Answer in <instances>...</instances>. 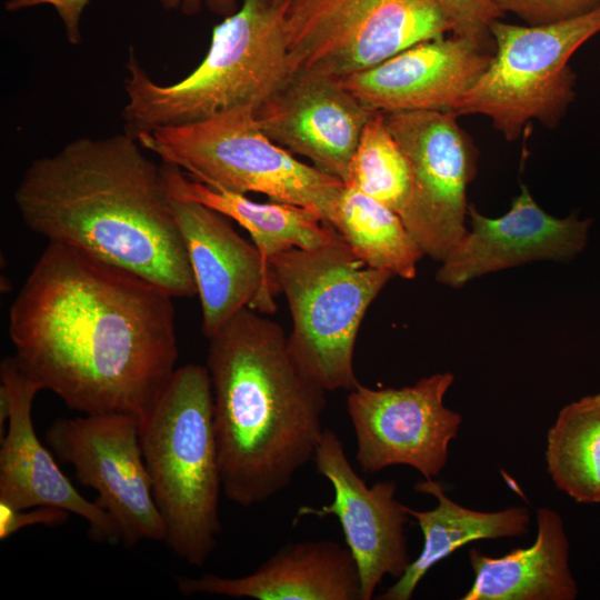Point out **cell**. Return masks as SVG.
<instances>
[{
	"label": "cell",
	"instance_id": "1",
	"mask_svg": "<svg viewBox=\"0 0 600 600\" xmlns=\"http://www.w3.org/2000/svg\"><path fill=\"white\" fill-rule=\"evenodd\" d=\"M173 300L131 271L48 242L10 306L13 357L73 411L141 420L177 369Z\"/></svg>",
	"mask_w": 600,
	"mask_h": 600
},
{
	"label": "cell",
	"instance_id": "2",
	"mask_svg": "<svg viewBox=\"0 0 600 600\" xmlns=\"http://www.w3.org/2000/svg\"><path fill=\"white\" fill-rule=\"evenodd\" d=\"M127 131L81 137L33 160L13 193L49 242L131 271L173 298L198 294L162 166Z\"/></svg>",
	"mask_w": 600,
	"mask_h": 600
},
{
	"label": "cell",
	"instance_id": "3",
	"mask_svg": "<svg viewBox=\"0 0 600 600\" xmlns=\"http://www.w3.org/2000/svg\"><path fill=\"white\" fill-rule=\"evenodd\" d=\"M208 340L222 491L249 508L284 490L313 459L327 391L300 369L284 330L264 313L243 308Z\"/></svg>",
	"mask_w": 600,
	"mask_h": 600
},
{
	"label": "cell",
	"instance_id": "4",
	"mask_svg": "<svg viewBox=\"0 0 600 600\" xmlns=\"http://www.w3.org/2000/svg\"><path fill=\"white\" fill-rule=\"evenodd\" d=\"M289 0H241L213 27L209 50L187 77L154 82L131 50L124 80L127 132L197 122L223 111L256 110L292 74L284 28Z\"/></svg>",
	"mask_w": 600,
	"mask_h": 600
},
{
	"label": "cell",
	"instance_id": "5",
	"mask_svg": "<svg viewBox=\"0 0 600 600\" xmlns=\"http://www.w3.org/2000/svg\"><path fill=\"white\" fill-rule=\"evenodd\" d=\"M140 438L164 524L163 543L182 561L202 567L221 533L222 490L206 366L186 363L176 369L140 420Z\"/></svg>",
	"mask_w": 600,
	"mask_h": 600
},
{
	"label": "cell",
	"instance_id": "6",
	"mask_svg": "<svg viewBox=\"0 0 600 600\" xmlns=\"http://www.w3.org/2000/svg\"><path fill=\"white\" fill-rule=\"evenodd\" d=\"M269 264L291 314L296 363L326 391L354 389L358 331L392 273L368 267L339 234L320 248L279 253Z\"/></svg>",
	"mask_w": 600,
	"mask_h": 600
},
{
	"label": "cell",
	"instance_id": "7",
	"mask_svg": "<svg viewBox=\"0 0 600 600\" xmlns=\"http://www.w3.org/2000/svg\"><path fill=\"white\" fill-rule=\"evenodd\" d=\"M144 150L193 180L237 193H261L303 207L328 223L344 182L298 160L272 141L244 106L210 118L158 127L136 136Z\"/></svg>",
	"mask_w": 600,
	"mask_h": 600
},
{
	"label": "cell",
	"instance_id": "8",
	"mask_svg": "<svg viewBox=\"0 0 600 600\" xmlns=\"http://www.w3.org/2000/svg\"><path fill=\"white\" fill-rule=\"evenodd\" d=\"M600 32V6L584 14L542 26L496 20V52L452 112L482 114L507 140H517L529 121L558 124L574 98L569 60Z\"/></svg>",
	"mask_w": 600,
	"mask_h": 600
},
{
	"label": "cell",
	"instance_id": "9",
	"mask_svg": "<svg viewBox=\"0 0 600 600\" xmlns=\"http://www.w3.org/2000/svg\"><path fill=\"white\" fill-rule=\"evenodd\" d=\"M284 28L291 74L334 79L451 32L439 0H289Z\"/></svg>",
	"mask_w": 600,
	"mask_h": 600
},
{
	"label": "cell",
	"instance_id": "10",
	"mask_svg": "<svg viewBox=\"0 0 600 600\" xmlns=\"http://www.w3.org/2000/svg\"><path fill=\"white\" fill-rule=\"evenodd\" d=\"M54 456L97 492L96 503L116 523L120 543L163 542L140 438V419L124 412L58 418L44 433Z\"/></svg>",
	"mask_w": 600,
	"mask_h": 600
},
{
	"label": "cell",
	"instance_id": "11",
	"mask_svg": "<svg viewBox=\"0 0 600 600\" xmlns=\"http://www.w3.org/2000/svg\"><path fill=\"white\" fill-rule=\"evenodd\" d=\"M384 117L412 172L411 197L400 218L424 256L442 261L468 231L467 187L476 173L474 150L454 112Z\"/></svg>",
	"mask_w": 600,
	"mask_h": 600
},
{
	"label": "cell",
	"instance_id": "12",
	"mask_svg": "<svg viewBox=\"0 0 600 600\" xmlns=\"http://www.w3.org/2000/svg\"><path fill=\"white\" fill-rule=\"evenodd\" d=\"M453 381V373L439 372L413 386L371 389L359 383L350 390L347 411L356 433L360 469L376 473L404 464L424 479L438 476L462 422L461 414L443 403Z\"/></svg>",
	"mask_w": 600,
	"mask_h": 600
},
{
	"label": "cell",
	"instance_id": "13",
	"mask_svg": "<svg viewBox=\"0 0 600 600\" xmlns=\"http://www.w3.org/2000/svg\"><path fill=\"white\" fill-rule=\"evenodd\" d=\"M316 470L332 486L331 503L302 506L297 519L333 516L340 522L346 546L352 553L360 577L361 598L371 600L386 576L399 579L412 561L408 551L407 506L396 499L392 480L368 487L351 467L336 432L324 429L313 459Z\"/></svg>",
	"mask_w": 600,
	"mask_h": 600
},
{
	"label": "cell",
	"instance_id": "14",
	"mask_svg": "<svg viewBox=\"0 0 600 600\" xmlns=\"http://www.w3.org/2000/svg\"><path fill=\"white\" fill-rule=\"evenodd\" d=\"M171 199L197 284L203 334L209 339L243 308L273 313L279 288L258 248L224 214L196 201Z\"/></svg>",
	"mask_w": 600,
	"mask_h": 600
},
{
	"label": "cell",
	"instance_id": "15",
	"mask_svg": "<svg viewBox=\"0 0 600 600\" xmlns=\"http://www.w3.org/2000/svg\"><path fill=\"white\" fill-rule=\"evenodd\" d=\"M0 390L9 414L0 442V502L12 508L54 507L83 519L97 542H120L118 528L96 501L84 498L61 471L48 446L37 436L32 404L40 386L13 356L0 363Z\"/></svg>",
	"mask_w": 600,
	"mask_h": 600
},
{
	"label": "cell",
	"instance_id": "16",
	"mask_svg": "<svg viewBox=\"0 0 600 600\" xmlns=\"http://www.w3.org/2000/svg\"><path fill=\"white\" fill-rule=\"evenodd\" d=\"M468 217L471 229L437 270L441 284L460 288L483 274L530 261L571 260L586 248L592 223L547 213L523 184L503 216L486 217L469 203Z\"/></svg>",
	"mask_w": 600,
	"mask_h": 600
},
{
	"label": "cell",
	"instance_id": "17",
	"mask_svg": "<svg viewBox=\"0 0 600 600\" xmlns=\"http://www.w3.org/2000/svg\"><path fill=\"white\" fill-rule=\"evenodd\" d=\"M372 113L338 79L291 76L256 110V118L277 144L344 182Z\"/></svg>",
	"mask_w": 600,
	"mask_h": 600
},
{
	"label": "cell",
	"instance_id": "18",
	"mask_svg": "<svg viewBox=\"0 0 600 600\" xmlns=\"http://www.w3.org/2000/svg\"><path fill=\"white\" fill-rule=\"evenodd\" d=\"M491 59L478 43L452 34L409 47L341 84L373 112L451 111Z\"/></svg>",
	"mask_w": 600,
	"mask_h": 600
},
{
	"label": "cell",
	"instance_id": "19",
	"mask_svg": "<svg viewBox=\"0 0 600 600\" xmlns=\"http://www.w3.org/2000/svg\"><path fill=\"white\" fill-rule=\"evenodd\" d=\"M183 596L213 594L257 600H362L356 560L333 540H306L281 547L250 574L204 573L178 579Z\"/></svg>",
	"mask_w": 600,
	"mask_h": 600
},
{
	"label": "cell",
	"instance_id": "20",
	"mask_svg": "<svg viewBox=\"0 0 600 600\" xmlns=\"http://www.w3.org/2000/svg\"><path fill=\"white\" fill-rule=\"evenodd\" d=\"M537 537L528 548L502 557L469 551L474 580L462 600H573L578 586L569 564V540L561 516L537 510Z\"/></svg>",
	"mask_w": 600,
	"mask_h": 600
},
{
	"label": "cell",
	"instance_id": "21",
	"mask_svg": "<svg viewBox=\"0 0 600 600\" xmlns=\"http://www.w3.org/2000/svg\"><path fill=\"white\" fill-rule=\"evenodd\" d=\"M414 490L434 497L438 504L427 511L407 507L421 529L423 547L397 582L376 597L378 600H410L433 566L469 542L520 537L528 532L530 514L524 507L493 512L469 509L451 500L442 484L433 479L416 483Z\"/></svg>",
	"mask_w": 600,
	"mask_h": 600
},
{
	"label": "cell",
	"instance_id": "22",
	"mask_svg": "<svg viewBox=\"0 0 600 600\" xmlns=\"http://www.w3.org/2000/svg\"><path fill=\"white\" fill-rule=\"evenodd\" d=\"M170 194L202 203L244 228L269 263L274 256L291 249H316L332 242L337 231L317 213L286 202H256L246 194L211 188L188 179L182 170L162 162Z\"/></svg>",
	"mask_w": 600,
	"mask_h": 600
},
{
	"label": "cell",
	"instance_id": "23",
	"mask_svg": "<svg viewBox=\"0 0 600 600\" xmlns=\"http://www.w3.org/2000/svg\"><path fill=\"white\" fill-rule=\"evenodd\" d=\"M328 224L368 267L413 279L424 256L394 211L344 184Z\"/></svg>",
	"mask_w": 600,
	"mask_h": 600
},
{
	"label": "cell",
	"instance_id": "24",
	"mask_svg": "<svg viewBox=\"0 0 600 600\" xmlns=\"http://www.w3.org/2000/svg\"><path fill=\"white\" fill-rule=\"evenodd\" d=\"M547 470L578 503H600V392L564 406L549 429Z\"/></svg>",
	"mask_w": 600,
	"mask_h": 600
},
{
	"label": "cell",
	"instance_id": "25",
	"mask_svg": "<svg viewBox=\"0 0 600 600\" xmlns=\"http://www.w3.org/2000/svg\"><path fill=\"white\" fill-rule=\"evenodd\" d=\"M344 184L394 211L399 217L412 192V172L402 149L390 132L384 113L367 121L350 160Z\"/></svg>",
	"mask_w": 600,
	"mask_h": 600
},
{
	"label": "cell",
	"instance_id": "26",
	"mask_svg": "<svg viewBox=\"0 0 600 600\" xmlns=\"http://www.w3.org/2000/svg\"><path fill=\"white\" fill-rule=\"evenodd\" d=\"M451 26L452 34L483 47L491 38L490 26L503 12L493 0H439Z\"/></svg>",
	"mask_w": 600,
	"mask_h": 600
},
{
	"label": "cell",
	"instance_id": "27",
	"mask_svg": "<svg viewBox=\"0 0 600 600\" xmlns=\"http://www.w3.org/2000/svg\"><path fill=\"white\" fill-rule=\"evenodd\" d=\"M500 10L511 12L528 26H542L592 11L600 0H493Z\"/></svg>",
	"mask_w": 600,
	"mask_h": 600
},
{
	"label": "cell",
	"instance_id": "28",
	"mask_svg": "<svg viewBox=\"0 0 600 600\" xmlns=\"http://www.w3.org/2000/svg\"><path fill=\"white\" fill-rule=\"evenodd\" d=\"M69 514L68 511L54 507L17 509L0 502V540L4 541L30 526L59 527L68 520Z\"/></svg>",
	"mask_w": 600,
	"mask_h": 600
},
{
	"label": "cell",
	"instance_id": "29",
	"mask_svg": "<svg viewBox=\"0 0 600 600\" xmlns=\"http://www.w3.org/2000/svg\"><path fill=\"white\" fill-rule=\"evenodd\" d=\"M89 2L90 0H7L4 9L16 12L38 6H51L63 23L67 40L71 44H78L81 41V16Z\"/></svg>",
	"mask_w": 600,
	"mask_h": 600
},
{
	"label": "cell",
	"instance_id": "30",
	"mask_svg": "<svg viewBox=\"0 0 600 600\" xmlns=\"http://www.w3.org/2000/svg\"><path fill=\"white\" fill-rule=\"evenodd\" d=\"M166 10H179L186 16H196L203 4L214 14L228 17L239 9L238 0H160Z\"/></svg>",
	"mask_w": 600,
	"mask_h": 600
}]
</instances>
